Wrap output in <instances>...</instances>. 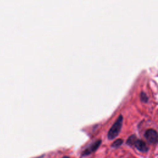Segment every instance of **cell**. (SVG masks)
<instances>
[{
  "label": "cell",
  "mask_w": 158,
  "mask_h": 158,
  "mask_svg": "<svg viewBox=\"0 0 158 158\" xmlns=\"http://www.w3.org/2000/svg\"><path fill=\"white\" fill-rule=\"evenodd\" d=\"M127 144L130 146H135L138 151L146 152L148 151V147L143 140L138 139L135 135H132L128 137L126 141Z\"/></svg>",
  "instance_id": "1"
},
{
  "label": "cell",
  "mask_w": 158,
  "mask_h": 158,
  "mask_svg": "<svg viewBox=\"0 0 158 158\" xmlns=\"http://www.w3.org/2000/svg\"><path fill=\"white\" fill-rule=\"evenodd\" d=\"M123 119V116L122 114H120L114 123L112 125V126L110 127L107 133V137L109 139H113L116 136H117V135L120 131L122 126Z\"/></svg>",
  "instance_id": "2"
},
{
  "label": "cell",
  "mask_w": 158,
  "mask_h": 158,
  "mask_svg": "<svg viewBox=\"0 0 158 158\" xmlns=\"http://www.w3.org/2000/svg\"><path fill=\"white\" fill-rule=\"evenodd\" d=\"M101 144V139H97L95 141L91 143L88 146H87L82 152L81 155L83 156L89 155L93 152H95Z\"/></svg>",
  "instance_id": "3"
},
{
  "label": "cell",
  "mask_w": 158,
  "mask_h": 158,
  "mask_svg": "<svg viewBox=\"0 0 158 158\" xmlns=\"http://www.w3.org/2000/svg\"><path fill=\"white\" fill-rule=\"evenodd\" d=\"M144 136L147 141L151 144H156L157 142V133L154 129H148L145 131Z\"/></svg>",
  "instance_id": "4"
},
{
  "label": "cell",
  "mask_w": 158,
  "mask_h": 158,
  "mask_svg": "<svg viewBox=\"0 0 158 158\" xmlns=\"http://www.w3.org/2000/svg\"><path fill=\"white\" fill-rule=\"evenodd\" d=\"M123 143V140L122 139H117L116 140H115L111 144V146L112 148H118L119 146H120Z\"/></svg>",
  "instance_id": "5"
},
{
  "label": "cell",
  "mask_w": 158,
  "mask_h": 158,
  "mask_svg": "<svg viewBox=\"0 0 158 158\" xmlns=\"http://www.w3.org/2000/svg\"><path fill=\"white\" fill-rule=\"evenodd\" d=\"M141 99L144 102H148V96L146 95V94L144 92H141Z\"/></svg>",
  "instance_id": "6"
},
{
  "label": "cell",
  "mask_w": 158,
  "mask_h": 158,
  "mask_svg": "<svg viewBox=\"0 0 158 158\" xmlns=\"http://www.w3.org/2000/svg\"><path fill=\"white\" fill-rule=\"evenodd\" d=\"M62 158H70V157H68V156H64V157H63Z\"/></svg>",
  "instance_id": "7"
}]
</instances>
